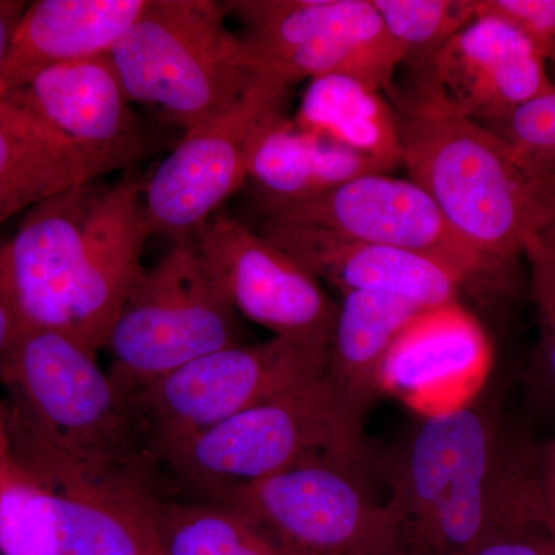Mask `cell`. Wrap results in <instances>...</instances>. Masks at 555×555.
I'll use <instances>...</instances> for the list:
<instances>
[{
    "mask_svg": "<svg viewBox=\"0 0 555 555\" xmlns=\"http://www.w3.org/2000/svg\"><path fill=\"white\" fill-rule=\"evenodd\" d=\"M0 383L10 459L22 476L67 494L166 500L133 398L78 343L17 324Z\"/></svg>",
    "mask_w": 555,
    "mask_h": 555,
    "instance_id": "obj_1",
    "label": "cell"
},
{
    "mask_svg": "<svg viewBox=\"0 0 555 555\" xmlns=\"http://www.w3.org/2000/svg\"><path fill=\"white\" fill-rule=\"evenodd\" d=\"M389 94L403 166L451 228L507 275L555 215V184L488 127L460 113L429 76Z\"/></svg>",
    "mask_w": 555,
    "mask_h": 555,
    "instance_id": "obj_2",
    "label": "cell"
},
{
    "mask_svg": "<svg viewBox=\"0 0 555 555\" xmlns=\"http://www.w3.org/2000/svg\"><path fill=\"white\" fill-rule=\"evenodd\" d=\"M505 465L494 412L481 398L425 416L378 465L393 555H473Z\"/></svg>",
    "mask_w": 555,
    "mask_h": 555,
    "instance_id": "obj_3",
    "label": "cell"
},
{
    "mask_svg": "<svg viewBox=\"0 0 555 555\" xmlns=\"http://www.w3.org/2000/svg\"><path fill=\"white\" fill-rule=\"evenodd\" d=\"M326 456L374 462L363 426L323 375L171 449L160 462L164 492L166 500L222 503L244 486Z\"/></svg>",
    "mask_w": 555,
    "mask_h": 555,
    "instance_id": "obj_4",
    "label": "cell"
},
{
    "mask_svg": "<svg viewBox=\"0 0 555 555\" xmlns=\"http://www.w3.org/2000/svg\"><path fill=\"white\" fill-rule=\"evenodd\" d=\"M215 0H149L108 56L131 102L163 109L184 131L217 118L258 72Z\"/></svg>",
    "mask_w": 555,
    "mask_h": 555,
    "instance_id": "obj_5",
    "label": "cell"
},
{
    "mask_svg": "<svg viewBox=\"0 0 555 555\" xmlns=\"http://www.w3.org/2000/svg\"><path fill=\"white\" fill-rule=\"evenodd\" d=\"M240 313L193 236L141 273L107 339L109 377L133 396L208 353L243 345Z\"/></svg>",
    "mask_w": 555,
    "mask_h": 555,
    "instance_id": "obj_6",
    "label": "cell"
},
{
    "mask_svg": "<svg viewBox=\"0 0 555 555\" xmlns=\"http://www.w3.org/2000/svg\"><path fill=\"white\" fill-rule=\"evenodd\" d=\"M257 72L291 87L349 76L389 96L403 56L372 0H230Z\"/></svg>",
    "mask_w": 555,
    "mask_h": 555,
    "instance_id": "obj_7",
    "label": "cell"
},
{
    "mask_svg": "<svg viewBox=\"0 0 555 555\" xmlns=\"http://www.w3.org/2000/svg\"><path fill=\"white\" fill-rule=\"evenodd\" d=\"M375 467V460H312L244 486L222 503L294 555H393L389 513L369 483Z\"/></svg>",
    "mask_w": 555,
    "mask_h": 555,
    "instance_id": "obj_8",
    "label": "cell"
},
{
    "mask_svg": "<svg viewBox=\"0 0 555 555\" xmlns=\"http://www.w3.org/2000/svg\"><path fill=\"white\" fill-rule=\"evenodd\" d=\"M324 371V350L272 337L201 357L131 398L160 463L190 438L315 382Z\"/></svg>",
    "mask_w": 555,
    "mask_h": 555,
    "instance_id": "obj_9",
    "label": "cell"
},
{
    "mask_svg": "<svg viewBox=\"0 0 555 555\" xmlns=\"http://www.w3.org/2000/svg\"><path fill=\"white\" fill-rule=\"evenodd\" d=\"M288 89L258 73L232 107L185 131L142 184L152 235L189 238L222 210L225 201L247 181L251 150L262 131L286 115Z\"/></svg>",
    "mask_w": 555,
    "mask_h": 555,
    "instance_id": "obj_10",
    "label": "cell"
},
{
    "mask_svg": "<svg viewBox=\"0 0 555 555\" xmlns=\"http://www.w3.org/2000/svg\"><path fill=\"white\" fill-rule=\"evenodd\" d=\"M100 184L86 182L30 208L0 246L21 326L61 332L87 350L98 326L89 217Z\"/></svg>",
    "mask_w": 555,
    "mask_h": 555,
    "instance_id": "obj_11",
    "label": "cell"
},
{
    "mask_svg": "<svg viewBox=\"0 0 555 555\" xmlns=\"http://www.w3.org/2000/svg\"><path fill=\"white\" fill-rule=\"evenodd\" d=\"M266 210L273 221L436 259L467 287L506 278L460 238L437 204L409 178L363 175L315 198Z\"/></svg>",
    "mask_w": 555,
    "mask_h": 555,
    "instance_id": "obj_12",
    "label": "cell"
},
{
    "mask_svg": "<svg viewBox=\"0 0 555 555\" xmlns=\"http://www.w3.org/2000/svg\"><path fill=\"white\" fill-rule=\"evenodd\" d=\"M193 240L240 315L326 352L338 305L294 258L224 210Z\"/></svg>",
    "mask_w": 555,
    "mask_h": 555,
    "instance_id": "obj_13",
    "label": "cell"
},
{
    "mask_svg": "<svg viewBox=\"0 0 555 555\" xmlns=\"http://www.w3.org/2000/svg\"><path fill=\"white\" fill-rule=\"evenodd\" d=\"M5 96L67 141L94 179L145 155L147 139L108 54L43 69Z\"/></svg>",
    "mask_w": 555,
    "mask_h": 555,
    "instance_id": "obj_14",
    "label": "cell"
},
{
    "mask_svg": "<svg viewBox=\"0 0 555 555\" xmlns=\"http://www.w3.org/2000/svg\"><path fill=\"white\" fill-rule=\"evenodd\" d=\"M422 75L429 76L460 113L485 127L554 89L547 62L524 33L481 13L449 40Z\"/></svg>",
    "mask_w": 555,
    "mask_h": 555,
    "instance_id": "obj_15",
    "label": "cell"
},
{
    "mask_svg": "<svg viewBox=\"0 0 555 555\" xmlns=\"http://www.w3.org/2000/svg\"><path fill=\"white\" fill-rule=\"evenodd\" d=\"M491 345L462 302L416 313L383 364V393L429 415L473 400L491 366Z\"/></svg>",
    "mask_w": 555,
    "mask_h": 555,
    "instance_id": "obj_16",
    "label": "cell"
},
{
    "mask_svg": "<svg viewBox=\"0 0 555 555\" xmlns=\"http://www.w3.org/2000/svg\"><path fill=\"white\" fill-rule=\"evenodd\" d=\"M261 235L295 259L318 281L347 292H374L406 299L420 309L460 302L465 281L436 259L341 238L266 219Z\"/></svg>",
    "mask_w": 555,
    "mask_h": 555,
    "instance_id": "obj_17",
    "label": "cell"
},
{
    "mask_svg": "<svg viewBox=\"0 0 555 555\" xmlns=\"http://www.w3.org/2000/svg\"><path fill=\"white\" fill-rule=\"evenodd\" d=\"M149 0H38L27 3L0 65V91L20 89L43 69L104 56Z\"/></svg>",
    "mask_w": 555,
    "mask_h": 555,
    "instance_id": "obj_18",
    "label": "cell"
},
{
    "mask_svg": "<svg viewBox=\"0 0 555 555\" xmlns=\"http://www.w3.org/2000/svg\"><path fill=\"white\" fill-rule=\"evenodd\" d=\"M152 506L38 486L33 503V555H166Z\"/></svg>",
    "mask_w": 555,
    "mask_h": 555,
    "instance_id": "obj_19",
    "label": "cell"
},
{
    "mask_svg": "<svg viewBox=\"0 0 555 555\" xmlns=\"http://www.w3.org/2000/svg\"><path fill=\"white\" fill-rule=\"evenodd\" d=\"M393 295L347 292L326 349V379L347 415L363 426L369 409L383 393L387 352L400 332L422 312Z\"/></svg>",
    "mask_w": 555,
    "mask_h": 555,
    "instance_id": "obj_20",
    "label": "cell"
},
{
    "mask_svg": "<svg viewBox=\"0 0 555 555\" xmlns=\"http://www.w3.org/2000/svg\"><path fill=\"white\" fill-rule=\"evenodd\" d=\"M369 173L386 171L283 115L258 138L248 160L247 179L269 208L315 198Z\"/></svg>",
    "mask_w": 555,
    "mask_h": 555,
    "instance_id": "obj_21",
    "label": "cell"
},
{
    "mask_svg": "<svg viewBox=\"0 0 555 555\" xmlns=\"http://www.w3.org/2000/svg\"><path fill=\"white\" fill-rule=\"evenodd\" d=\"M90 181L72 145L0 91V225Z\"/></svg>",
    "mask_w": 555,
    "mask_h": 555,
    "instance_id": "obj_22",
    "label": "cell"
},
{
    "mask_svg": "<svg viewBox=\"0 0 555 555\" xmlns=\"http://www.w3.org/2000/svg\"><path fill=\"white\" fill-rule=\"evenodd\" d=\"M295 122L390 170L403 166L400 129L389 98L349 76L309 80Z\"/></svg>",
    "mask_w": 555,
    "mask_h": 555,
    "instance_id": "obj_23",
    "label": "cell"
},
{
    "mask_svg": "<svg viewBox=\"0 0 555 555\" xmlns=\"http://www.w3.org/2000/svg\"><path fill=\"white\" fill-rule=\"evenodd\" d=\"M152 513L166 555H294L228 503L159 500Z\"/></svg>",
    "mask_w": 555,
    "mask_h": 555,
    "instance_id": "obj_24",
    "label": "cell"
},
{
    "mask_svg": "<svg viewBox=\"0 0 555 555\" xmlns=\"http://www.w3.org/2000/svg\"><path fill=\"white\" fill-rule=\"evenodd\" d=\"M473 555H555L537 466L507 460L496 486L488 529Z\"/></svg>",
    "mask_w": 555,
    "mask_h": 555,
    "instance_id": "obj_25",
    "label": "cell"
},
{
    "mask_svg": "<svg viewBox=\"0 0 555 555\" xmlns=\"http://www.w3.org/2000/svg\"><path fill=\"white\" fill-rule=\"evenodd\" d=\"M411 73L429 69L441 49L477 16V0H372Z\"/></svg>",
    "mask_w": 555,
    "mask_h": 555,
    "instance_id": "obj_26",
    "label": "cell"
},
{
    "mask_svg": "<svg viewBox=\"0 0 555 555\" xmlns=\"http://www.w3.org/2000/svg\"><path fill=\"white\" fill-rule=\"evenodd\" d=\"M488 129L505 139L540 177L555 184V78L550 93L521 105Z\"/></svg>",
    "mask_w": 555,
    "mask_h": 555,
    "instance_id": "obj_27",
    "label": "cell"
},
{
    "mask_svg": "<svg viewBox=\"0 0 555 555\" xmlns=\"http://www.w3.org/2000/svg\"><path fill=\"white\" fill-rule=\"evenodd\" d=\"M477 13L509 22L555 65V0H477Z\"/></svg>",
    "mask_w": 555,
    "mask_h": 555,
    "instance_id": "obj_28",
    "label": "cell"
},
{
    "mask_svg": "<svg viewBox=\"0 0 555 555\" xmlns=\"http://www.w3.org/2000/svg\"><path fill=\"white\" fill-rule=\"evenodd\" d=\"M531 266V292L539 321V357L555 379V259L537 248L526 254Z\"/></svg>",
    "mask_w": 555,
    "mask_h": 555,
    "instance_id": "obj_29",
    "label": "cell"
},
{
    "mask_svg": "<svg viewBox=\"0 0 555 555\" xmlns=\"http://www.w3.org/2000/svg\"><path fill=\"white\" fill-rule=\"evenodd\" d=\"M17 324H20V320H17L16 305H14L13 294H11L5 259H3L2 247H0V367H2L11 339L16 334Z\"/></svg>",
    "mask_w": 555,
    "mask_h": 555,
    "instance_id": "obj_30",
    "label": "cell"
},
{
    "mask_svg": "<svg viewBox=\"0 0 555 555\" xmlns=\"http://www.w3.org/2000/svg\"><path fill=\"white\" fill-rule=\"evenodd\" d=\"M540 496H542L543 513H545L547 531L553 537L555 545V440L543 452L537 465Z\"/></svg>",
    "mask_w": 555,
    "mask_h": 555,
    "instance_id": "obj_31",
    "label": "cell"
},
{
    "mask_svg": "<svg viewBox=\"0 0 555 555\" xmlns=\"http://www.w3.org/2000/svg\"><path fill=\"white\" fill-rule=\"evenodd\" d=\"M25 7L27 3L20 2V0H0V65L5 57L11 36H13Z\"/></svg>",
    "mask_w": 555,
    "mask_h": 555,
    "instance_id": "obj_32",
    "label": "cell"
},
{
    "mask_svg": "<svg viewBox=\"0 0 555 555\" xmlns=\"http://www.w3.org/2000/svg\"><path fill=\"white\" fill-rule=\"evenodd\" d=\"M531 248H537V250L545 254L546 257L555 259V215L550 219V222L540 230L539 238H537V243Z\"/></svg>",
    "mask_w": 555,
    "mask_h": 555,
    "instance_id": "obj_33",
    "label": "cell"
},
{
    "mask_svg": "<svg viewBox=\"0 0 555 555\" xmlns=\"http://www.w3.org/2000/svg\"><path fill=\"white\" fill-rule=\"evenodd\" d=\"M11 469H14V466L10 459L5 415H3V404L2 401H0V478L9 474Z\"/></svg>",
    "mask_w": 555,
    "mask_h": 555,
    "instance_id": "obj_34",
    "label": "cell"
}]
</instances>
